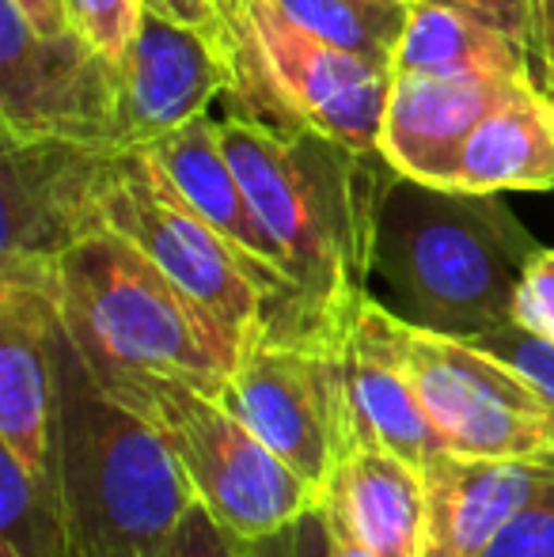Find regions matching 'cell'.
<instances>
[{
  "instance_id": "cell-28",
  "label": "cell",
  "mask_w": 554,
  "mask_h": 557,
  "mask_svg": "<svg viewBox=\"0 0 554 557\" xmlns=\"http://www.w3.org/2000/svg\"><path fill=\"white\" fill-rule=\"evenodd\" d=\"M513 323L554 342V247H540L525 265L513 304Z\"/></svg>"
},
{
  "instance_id": "cell-27",
  "label": "cell",
  "mask_w": 554,
  "mask_h": 557,
  "mask_svg": "<svg viewBox=\"0 0 554 557\" xmlns=\"http://www.w3.org/2000/svg\"><path fill=\"white\" fill-rule=\"evenodd\" d=\"M163 557H251V539L236 535L201 500L186 508Z\"/></svg>"
},
{
  "instance_id": "cell-31",
  "label": "cell",
  "mask_w": 554,
  "mask_h": 557,
  "mask_svg": "<svg viewBox=\"0 0 554 557\" xmlns=\"http://www.w3.org/2000/svg\"><path fill=\"white\" fill-rule=\"evenodd\" d=\"M8 4L20 8L23 20L35 30H42V35H61V30H69L65 0H8Z\"/></svg>"
},
{
  "instance_id": "cell-4",
  "label": "cell",
  "mask_w": 554,
  "mask_h": 557,
  "mask_svg": "<svg viewBox=\"0 0 554 557\" xmlns=\"http://www.w3.org/2000/svg\"><path fill=\"white\" fill-rule=\"evenodd\" d=\"M65 334L96 372L171 375L224 395L236 352L160 265L111 227H91L53 265Z\"/></svg>"
},
{
  "instance_id": "cell-22",
  "label": "cell",
  "mask_w": 554,
  "mask_h": 557,
  "mask_svg": "<svg viewBox=\"0 0 554 557\" xmlns=\"http://www.w3.org/2000/svg\"><path fill=\"white\" fill-rule=\"evenodd\" d=\"M278 4L311 35L395 73V50H399L415 0L410 4H395V0H278Z\"/></svg>"
},
{
  "instance_id": "cell-12",
  "label": "cell",
  "mask_w": 554,
  "mask_h": 557,
  "mask_svg": "<svg viewBox=\"0 0 554 557\" xmlns=\"http://www.w3.org/2000/svg\"><path fill=\"white\" fill-rule=\"evenodd\" d=\"M111 145L4 140L0 273H50L96 224V194Z\"/></svg>"
},
{
  "instance_id": "cell-1",
  "label": "cell",
  "mask_w": 554,
  "mask_h": 557,
  "mask_svg": "<svg viewBox=\"0 0 554 557\" xmlns=\"http://www.w3.org/2000/svg\"><path fill=\"white\" fill-rule=\"evenodd\" d=\"M217 133L255 216L285 258L308 334L346 331L372 300V232L387 160L311 125L244 114L221 117Z\"/></svg>"
},
{
  "instance_id": "cell-3",
  "label": "cell",
  "mask_w": 554,
  "mask_h": 557,
  "mask_svg": "<svg viewBox=\"0 0 554 557\" xmlns=\"http://www.w3.org/2000/svg\"><path fill=\"white\" fill-rule=\"evenodd\" d=\"M53 447L50 467L65 500L73 557H163L190 482L145 418L91 375L73 337L53 323Z\"/></svg>"
},
{
  "instance_id": "cell-13",
  "label": "cell",
  "mask_w": 554,
  "mask_h": 557,
  "mask_svg": "<svg viewBox=\"0 0 554 557\" xmlns=\"http://www.w3.org/2000/svg\"><path fill=\"white\" fill-rule=\"evenodd\" d=\"M148 152L168 171V178L178 186V194L247 258L255 277L262 281V288L270 293L278 311L274 326L267 334H308L300 304H296V288L285 270V258H281L278 243L267 235L262 221L255 216L251 201L244 194V183H239L236 168H232L229 152L221 145L213 117L201 114L194 122L178 125V129L163 133L160 140L148 145Z\"/></svg>"
},
{
  "instance_id": "cell-11",
  "label": "cell",
  "mask_w": 554,
  "mask_h": 557,
  "mask_svg": "<svg viewBox=\"0 0 554 557\" xmlns=\"http://www.w3.org/2000/svg\"><path fill=\"white\" fill-rule=\"evenodd\" d=\"M236 88L229 27H186L156 12H140L137 35L119 58L111 148H148L163 133L209 114Z\"/></svg>"
},
{
  "instance_id": "cell-30",
  "label": "cell",
  "mask_w": 554,
  "mask_h": 557,
  "mask_svg": "<svg viewBox=\"0 0 554 557\" xmlns=\"http://www.w3.org/2000/svg\"><path fill=\"white\" fill-rule=\"evenodd\" d=\"M140 4H145L148 12L163 15V20L186 23V27L213 30V35H221L224 30L221 0H140Z\"/></svg>"
},
{
  "instance_id": "cell-15",
  "label": "cell",
  "mask_w": 554,
  "mask_h": 557,
  "mask_svg": "<svg viewBox=\"0 0 554 557\" xmlns=\"http://www.w3.org/2000/svg\"><path fill=\"white\" fill-rule=\"evenodd\" d=\"M53 270L0 273V447L50 470L53 447Z\"/></svg>"
},
{
  "instance_id": "cell-18",
  "label": "cell",
  "mask_w": 554,
  "mask_h": 557,
  "mask_svg": "<svg viewBox=\"0 0 554 557\" xmlns=\"http://www.w3.org/2000/svg\"><path fill=\"white\" fill-rule=\"evenodd\" d=\"M323 508L377 557H418L426 485L415 462L377 444H349L323 493Z\"/></svg>"
},
{
  "instance_id": "cell-2",
  "label": "cell",
  "mask_w": 554,
  "mask_h": 557,
  "mask_svg": "<svg viewBox=\"0 0 554 557\" xmlns=\"http://www.w3.org/2000/svg\"><path fill=\"white\" fill-rule=\"evenodd\" d=\"M540 243L502 194L429 186L387 163L372 232V281L421 331L479 337L513 323L525 265Z\"/></svg>"
},
{
  "instance_id": "cell-16",
  "label": "cell",
  "mask_w": 554,
  "mask_h": 557,
  "mask_svg": "<svg viewBox=\"0 0 554 557\" xmlns=\"http://www.w3.org/2000/svg\"><path fill=\"white\" fill-rule=\"evenodd\" d=\"M395 326H399V315L372 296L342 334L349 436L354 444L365 441L395 451L421 470L448 447L421 410L418 391L403 368L399 345H395Z\"/></svg>"
},
{
  "instance_id": "cell-6",
  "label": "cell",
  "mask_w": 554,
  "mask_h": 557,
  "mask_svg": "<svg viewBox=\"0 0 554 557\" xmlns=\"http://www.w3.org/2000/svg\"><path fill=\"white\" fill-rule=\"evenodd\" d=\"M91 375L160 433L194 497L236 535L262 539L323 505V493L304 482L278 451H270L247 421L224 406L221 395L171 375L96 368Z\"/></svg>"
},
{
  "instance_id": "cell-7",
  "label": "cell",
  "mask_w": 554,
  "mask_h": 557,
  "mask_svg": "<svg viewBox=\"0 0 554 557\" xmlns=\"http://www.w3.org/2000/svg\"><path fill=\"white\" fill-rule=\"evenodd\" d=\"M96 224L119 232L198 304L236 364L278 311L247 258L178 194L148 148H114L99 178Z\"/></svg>"
},
{
  "instance_id": "cell-19",
  "label": "cell",
  "mask_w": 554,
  "mask_h": 557,
  "mask_svg": "<svg viewBox=\"0 0 554 557\" xmlns=\"http://www.w3.org/2000/svg\"><path fill=\"white\" fill-rule=\"evenodd\" d=\"M452 190H554V96L535 81L513 88L471 133Z\"/></svg>"
},
{
  "instance_id": "cell-36",
  "label": "cell",
  "mask_w": 554,
  "mask_h": 557,
  "mask_svg": "<svg viewBox=\"0 0 554 557\" xmlns=\"http://www.w3.org/2000/svg\"><path fill=\"white\" fill-rule=\"evenodd\" d=\"M221 8H224V0H221Z\"/></svg>"
},
{
  "instance_id": "cell-33",
  "label": "cell",
  "mask_w": 554,
  "mask_h": 557,
  "mask_svg": "<svg viewBox=\"0 0 554 557\" xmlns=\"http://www.w3.org/2000/svg\"><path fill=\"white\" fill-rule=\"evenodd\" d=\"M543 65H547V91L554 96V0H543Z\"/></svg>"
},
{
  "instance_id": "cell-8",
  "label": "cell",
  "mask_w": 554,
  "mask_h": 557,
  "mask_svg": "<svg viewBox=\"0 0 554 557\" xmlns=\"http://www.w3.org/2000/svg\"><path fill=\"white\" fill-rule=\"evenodd\" d=\"M342 334H259L232 368L224 406L278 451L296 474L327 493L354 444L342 380Z\"/></svg>"
},
{
  "instance_id": "cell-9",
  "label": "cell",
  "mask_w": 554,
  "mask_h": 557,
  "mask_svg": "<svg viewBox=\"0 0 554 557\" xmlns=\"http://www.w3.org/2000/svg\"><path fill=\"white\" fill-rule=\"evenodd\" d=\"M403 368L448 451L471 459H551L554 418L535 387L467 337L421 331L399 315Z\"/></svg>"
},
{
  "instance_id": "cell-29",
  "label": "cell",
  "mask_w": 554,
  "mask_h": 557,
  "mask_svg": "<svg viewBox=\"0 0 554 557\" xmlns=\"http://www.w3.org/2000/svg\"><path fill=\"white\" fill-rule=\"evenodd\" d=\"M251 557H331V528L323 505L281 523L270 535L251 539Z\"/></svg>"
},
{
  "instance_id": "cell-26",
  "label": "cell",
  "mask_w": 554,
  "mask_h": 557,
  "mask_svg": "<svg viewBox=\"0 0 554 557\" xmlns=\"http://www.w3.org/2000/svg\"><path fill=\"white\" fill-rule=\"evenodd\" d=\"M433 4L459 8V12L505 30L513 42H520L528 50L535 73H540V84L547 88V65H543V0H433Z\"/></svg>"
},
{
  "instance_id": "cell-17",
  "label": "cell",
  "mask_w": 554,
  "mask_h": 557,
  "mask_svg": "<svg viewBox=\"0 0 554 557\" xmlns=\"http://www.w3.org/2000/svg\"><path fill=\"white\" fill-rule=\"evenodd\" d=\"M551 459H471L444 451L421 467L418 557H482L547 478Z\"/></svg>"
},
{
  "instance_id": "cell-32",
  "label": "cell",
  "mask_w": 554,
  "mask_h": 557,
  "mask_svg": "<svg viewBox=\"0 0 554 557\" xmlns=\"http://www.w3.org/2000/svg\"><path fill=\"white\" fill-rule=\"evenodd\" d=\"M323 516H327V528H331V557H377L369 546L361 543V539L354 535V531L346 528V523L334 520L327 508H323Z\"/></svg>"
},
{
  "instance_id": "cell-34",
  "label": "cell",
  "mask_w": 554,
  "mask_h": 557,
  "mask_svg": "<svg viewBox=\"0 0 554 557\" xmlns=\"http://www.w3.org/2000/svg\"><path fill=\"white\" fill-rule=\"evenodd\" d=\"M0 557H15L12 550H8V546H0Z\"/></svg>"
},
{
  "instance_id": "cell-23",
  "label": "cell",
  "mask_w": 554,
  "mask_h": 557,
  "mask_svg": "<svg viewBox=\"0 0 554 557\" xmlns=\"http://www.w3.org/2000/svg\"><path fill=\"white\" fill-rule=\"evenodd\" d=\"M467 342H475L479 349L494 352V357L505 360L513 372L525 375V380L535 387V395L547 403V410L554 418V342L525 331V326H517V323L497 326V331H487L479 337H467Z\"/></svg>"
},
{
  "instance_id": "cell-14",
  "label": "cell",
  "mask_w": 554,
  "mask_h": 557,
  "mask_svg": "<svg viewBox=\"0 0 554 557\" xmlns=\"http://www.w3.org/2000/svg\"><path fill=\"white\" fill-rule=\"evenodd\" d=\"M520 84H528V76L395 73L380 129V156L399 175L452 190L471 133Z\"/></svg>"
},
{
  "instance_id": "cell-25",
  "label": "cell",
  "mask_w": 554,
  "mask_h": 557,
  "mask_svg": "<svg viewBox=\"0 0 554 557\" xmlns=\"http://www.w3.org/2000/svg\"><path fill=\"white\" fill-rule=\"evenodd\" d=\"M482 557H554V462L528 505L505 523Z\"/></svg>"
},
{
  "instance_id": "cell-20",
  "label": "cell",
  "mask_w": 554,
  "mask_h": 557,
  "mask_svg": "<svg viewBox=\"0 0 554 557\" xmlns=\"http://www.w3.org/2000/svg\"><path fill=\"white\" fill-rule=\"evenodd\" d=\"M395 73L421 76H528L540 84L532 58L505 30L448 4L415 0L395 50ZM543 88V84H540Z\"/></svg>"
},
{
  "instance_id": "cell-24",
  "label": "cell",
  "mask_w": 554,
  "mask_h": 557,
  "mask_svg": "<svg viewBox=\"0 0 554 557\" xmlns=\"http://www.w3.org/2000/svg\"><path fill=\"white\" fill-rule=\"evenodd\" d=\"M69 27L96 46L103 58L119 61L126 53L130 38L137 35V23L145 4L140 0H65Z\"/></svg>"
},
{
  "instance_id": "cell-35",
  "label": "cell",
  "mask_w": 554,
  "mask_h": 557,
  "mask_svg": "<svg viewBox=\"0 0 554 557\" xmlns=\"http://www.w3.org/2000/svg\"><path fill=\"white\" fill-rule=\"evenodd\" d=\"M395 4H410V0H395Z\"/></svg>"
},
{
  "instance_id": "cell-5",
  "label": "cell",
  "mask_w": 554,
  "mask_h": 557,
  "mask_svg": "<svg viewBox=\"0 0 554 557\" xmlns=\"http://www.w3.org/2000/svg\"><path fill=\"white\" fill-rule=\"evenodd\" d=\"M236 88L232 114L311 125L357 152H380L392 69L311 35L278 0H224Z\"/></svg>"
},
{
  "instance_id": "cell-10",
  "label": "cell",
  "mask_w": 554,
  "mask_h": 557,
  "mask_svg": "<svg viewBox=\"0 0 554 557\" xmlns=\"http://www.w3.org/2000/svg\"><path fill=\"white\" fill-rule=\"evenodd\" d=\"M119 61L73 27L42 35L0 0V133L4 140L111 145Z\"/></svg>"
},
{
  "instance_id": "cell-21",
  "label": "cell",
  "mask_w": 554,
  "mask_h": 557,
  "mask_svg": "<svg viewBox=\"0 0 554 557\" xmlns=\"http://www.w3.org/2000/svg\"><path fill=\"white\" fill-rule=\"evenodd\" d=\"M0 546L15 557H73L58 474L0 447Z\"/></svg>"
}]
</instances>
